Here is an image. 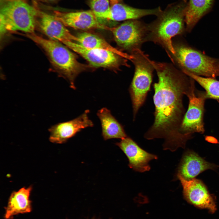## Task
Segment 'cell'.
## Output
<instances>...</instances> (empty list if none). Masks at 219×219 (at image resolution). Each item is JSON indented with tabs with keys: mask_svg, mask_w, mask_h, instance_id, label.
<instances>
[{
	"mask_svg": "<svg viewBox=\"0 0 219 219\" xmlns=\"http://www.w3.org/2000/svg\"><path fill=\"white\" fill-rule=\"evenodd\" d=\"M152 63L158 79L153 85L155 120L144 137L148 140L164 139V149L174 151L179 147L184 148L189 140L179 129L185 113L183 97L193 79L172 64L153 61Z\"/></svg>",
	"mask_w": 219,
	"mask_h": 219,
	"instance_id": "cell-1",
	"label": "cell"
},
{
	"mask_svg": "<svg viewBox=\"0 0 219 219\" xmlns=\"http://www.w3.org/2000/svg\"><path fill=\"white\" fill-rule=\"evenodd\" d=\"M187 3L186 0H180L169 5L155 20L148 24L147 41L161 46L169 57L174 53L173 38L184 31Z\"/></svg>",
	"mask_w": 219,
	"mask_h": 219,
	"instance_id": "cell-2",
	"label": "cell"
},
{
	"mask_svg": "<svg viewBox=\"0 0 219 219\" xmlns=\"http://www.w3.org/2000/svg\"><path fill=\"white\" fill-rule=\"evenodd\" d=\"M25 36L43 49L53 65L68 81L70 87L75 89L76 78L87 66L79 62L75 54L60 42L46 39L34 33Z\"/></svg>",
	"mask_w": 219,
	"mask_h": 219,
	"instance_id": "cell-3",
	"label": "cell"
},
{
	"mask_svg": "<svg viewBox=\"0 0 219 219\" xmlns=\"http://www.w3.org/2000/svg\"><path fill=\"white\" fill-rule=\"evenodd\" d=\"M39 11L23 0H0V33L19 30L34 33Z\"/></svg>",
	"mask_w": 219,
	"mask_h": 219,
	"instance_id": "cell-4",
	"label": "cell"
},
{
	"mask_svg": "<svg viewBox=\"0 0 219 219\" xmlns=\"http://www.w3.org/2000/svg\"><path fill=\"white\" fill-rule=\"evenodd\" d=\"M174 53L169 57L185 73L215 78L219 76V60L207 56L185 44L172 40Z\"/></svg>",
	"mask_w": 219,
	"mask_h": 219,
	"instance_id": "cell-5",
	"label": "cell"
},
{
	"mask_svg": "<svg viewBox=\"0 0 219 219\" xmlns=\"http://www.w3.org/2000/svg\"><path fill=\"white\" fill-rule=\"evenodd\" d=\"M131 61L135 66V72L129 91L132 104L133 119L143 105L150 90L155 68L148 56L141 49L131 54Z\"/></svg>",
	"mask_w": 219,
	"mask_h": 219,
	"instance_id": "cell-6",
	"label": "cell"
},
{
	"mask_svg": "<svg viewBox=\"0 0 219 219\" xmlns=\"http://www.w3.org/2000/svg\"><path fill=\"white\" fill-rule=\"evenodd\" d=\"M194 83L186 95L189 105L179 129L181 134L191 137L194 133L203 134L205 132L204 104L207 99L205 92L196 90Z\"/></svg>",
	"mask_w": 219,
	"mask_h": 219,
	"instance_id": "cell-7",
	"label": "cell"
},
{
	"mask_svg": "<svg viewBox=\"0 0 219 219\" xmlns=\"http://www.w3.org/2000/svg\"><path fill=\"white\" fill-rule=\"evenodd\" d=\"M110 31L119 47L131 54L141 49L142 44L147 41L148 24L138 19L129 20L111 28Z\"/></svg>",
	"mask_w": 219,
	"mask_h": 219,
	"instance_id": "cell-8",
	"label": "cell"
},
{
	"mask_svg": "<svg viewBox=\"0 0 219 219\" xmlns=\"http://www.w3.org/2000/svg\"><path fill=\"white\" fill-rule=\"evenodd\" d=\"M61 43L82 56L90 67L117 69L122 65L129 66L127 59L112 52L88 48L70 40H64Z\"/></svg>",
	"mask_w": 219,
	"mask_h": 219,
	"instance_id": "cell-9",
	"label": "cell"
},
{
	"mask_svg": "<svg viewBox=\"0 0 219 219\" xmlns=\"http://www.w3.org/2000/svg\"><path fill=\"white\" fill-rule=\"evenodd\" d=\"M54 16L66 26L75 29H101L110 31L111 28L103 24L91 10L72 12L55 11Z\"/></svg>",
	"mask_w": 219,
	"mask_h": 219,
	"instance_id": "cell-10",
	"label": "cell"
},
{
	"mask_svg": "<svg viewBox=\"0 0 219 219\" xmlns=\"http://www.w3.org/2000/svg\"><path fill=\"white\" fill-rule=\"evenodd\" d=\"M89 110H86L82 114L72 120L51 126L48 129L50 133V141L54 143H63L82 129L92 127L94 124L89 117Z\"/></svg>",
	"mask_w": 219,
	"mask_h": 219,
	"instance_id": "cell-11",
	"label": "cell"
},
{
	"mask_svg": "<svg viewBox=\"0 0 219 219\" xmlns=\"http://www.w3.org/2000/svg\"><path fill=\"white\" fill-rule=\"evenodd\" d=\"M177 177L182 186L183 196L187 201L211 212L215 211L216 207L213 198L201 181L195 178L186 180L178 173Z\"/></svg>",
	"mask_w": 219,
	"mask_h": 219,
	"instance_id": "cell-12",
	"label": "cell"
},
{
	"mask_svg": "<svg viewBox=\"0 0 219 219\" xmlns=\"http://www.w3.org/2000/svg\"><path fill=\"white\" fill-rule=\"evenodd\" d=\"M116 144L127 156L129 167L136 171L143 172L149 171L151 169L149 162L158 158L157 156L144 150L127 136Z\"/></svg>",
	"mask_w": 219,
	"mask_h": 219,
	"instance_id": "cell-13",
	"label": "cell"
},
{
	"mask_svg": "<svg viewBox=\"0 0 219 219\" xmlns=\"http://www.w3.org/2000/svg\"><path fill=\"white\" fill-rule=\"evenodd\" d=\"M37 23L42 31L50 40L61 43L64 40L78 41L77 36L72 34L54 15L39 11Z\"/></svg>",
	"mask_w": 219,
	"mask_h": 219,
	"instance_id": "cell-14",
	"label": "cell"
},
{
	"mask_svg": "<svg viewBox=\"0 0 219 219\" xmlns=\"http://www.w3.org/2000/svg\"><path fill=\"white\" fill-rule=\"evenodd\" d=\"M216 168V165L207 162L195 152L188 151L183 156L178 173L189 180L204 171L214 170Z\"/></svg>",
	"mask_w": 219,
	"mask_h": 219,
	"instance_id": "cell-15",
	"label": "cell"
},
{
	"mask_svg": "<svg viewBox=\"0 0 219 219\" xmlns=\"http://www.w3.org/2000/svg\"><path fill=\"white\" fill-rule=\"evenodd\" d=\"M162 11L159 7L152 9H142L119 3L111 5L110 12L104 19L114 21L137 19L148 15L157 16Z\"/></svg>",
	"mask_w": 219,
	"mask_h": 219,
	"instance_id": "cell-16",
	"label": "cell"
},
{
	"mask_svg": "<svg viewBox=\"0 0 219 219\" xmlns=\"http://www.w3.org/2000/svg\"><path fill=\"white\" fill-rule=\"evenodd\" d=\"M31 190V187H23L12 193L5 208L4 217L5 219H10L16 215L31 211V201L30 199Z\"/></svg>",
	"mask_w": 219,
	"mask_h": 219,
	"instance_id": "cell-17",
	"label": "cell"
},
{
	"mask_svg": "<svg viewBox=\"0 0 219 219\" xmlns=\"http://www.w3.org/2000/svg\"><path fill=\"white\" fill-rule=\"evenodd\" d=\"M97 115L100 121L102 135L104 140L122 139L127 137L123 126L107 108H101L98 111Z\"/></svg>",
	"mask_w": 219,
	"mask_h": 219,
	"instance_id": "cell-18",
	"label": "cell"
},
{
	"mask_svg": "<svg viewBox=\"0 0 219 219\" xmlns=\"http://www.w3.org/2000/svg\"><path fill=\"white\" fill-rule=\"evenodd\" d=\"M215 0H189L185 16L186 30L190 31L198 21L211 10Z\"/></svg>",
	"mask_w": 219,
	"mask_h": 219,
	"instance_id": "cell-19",
	"label": "cell"
},
{
	"mask_svg": "<svg viewBox=\"0 0 219 219\" xmlns=\"http://www.w3.org/2000/svg\"><path fill=\"white\" fill-rule=\"evenodd\" d=\"M77 36L78 40L77 43L86 47L110 51L130 61L132 58L131 55L114 47L104 39L96 35L84 32Z\"/></svg>",
	"mask_w": 219,
	"mask_h": 219,
	"instance_id": "cell-20",
	"label": "cell"
},
{
	"mask_svg": "<svg viewBox=\"0 0 219 219\" xmlns=\"http://www.w3.org/2000/svg\"><path fill=\"white\" fill-rule=\"evenodd\" d=\"M197 82L205 90L207 99L217 100L219 103V81L211 78H205L189 72L184 73Z\"/></svg>",
	"mask_w": 219,
	"mask_h": 219,
	"instance_id": "cell-21",
	"label": "cell"
},
{
	"mask_svg": "<svg viewBox=\"0 0 219 219\" xmlns=\"http://www.w3.org/2000/svg\"><path fill=\"white\" fill-rule=\"evenodd\" d=\"M87 3L91 10L99 19H104L110 12L109 0H89Z\"/></svg>",
	"mask_w": 219,
	"mask_h": 219,
	"instance_id": "cell-22",
	"label": "cell"
},
{
	"mask_svg": "<svg viewBox=\"0 0 219 219\" xmlns=\"http://www.w3.org/2000/svg\"><path fill=\"white\" fill-rule=\"evenodd\" d=\"M205 140L208 142L214 143H217L218 142L217 140L214 137L211 136H206Z\"/></svg>",
	"mask_w": 219,
	"mask_h": 219,
	"instance_id": "cell-23",
	"label": "cell"
},
{
	"mask_svg": "<svg viewBox=\"0 0 219 219\" xmlns=\"http://www.w3.org/2000/svg\"><path fill=\"white\" fill-rule=\"evenodd\" d=\"M111 5L120 3L121 0H109Z\"/></svg>",
	"mask_w": 219,
	"mask_h": 219,
	"instance_id": "cell-24",
	"label": "cell"
},
{
	"mask_svg": "<svg viewBox=\"0 0 219 219\" xmlns=\"http://www.w3.org/2000/svg\"><path fill=\"white\" fill-rule=\"evenodd\" d=\"M46 1H55V0H44Z\"/></svg>",
	"mask_w": 219,
	"mask_h": 219,
	"instance_id": "cell-25",
	"label": "cell"
},
{
	"mask_svg": "<svg viewBox=\"0 0 219 219\" xmlns=\"http://www.w3.org/2000/svg\"><path fill=\"white\" fill-rule=\"evenodd\" d=\"M92 219H96L94 217H93Z\"/></svg>",
	"mask_w": 219,
	"mask_h": 219,
	"instance_id": "cell-26",
	"label": "cell"
}]
</instances>
